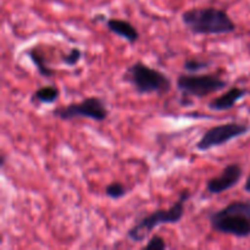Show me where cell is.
Here are the masks:
<instances>
[{
    "label": "cell",
    "instance_id": "1",
    "mask_svg": "<svg viewBox=\"0 0 250 250\" xmlns=\"http://www.w3.org/2000/svg\"><path fill=\"white\" fill-rule=\"evenodd\" d=\"M182 23L195 36H220L233 33L237 24L226 10L212 6L192 7L181 16Z\"/></svg>",
    "mask_w": 250,
    "mask_h": 250
},
{
    "label": "cell",
    "instance_id": "2",
    "mask_svg": "<svg viewBox=\"0 0 250 250\" xmlns=\"http://www.w3.org/2000/svg\"><path fill=\"white\" fill-rule=\"evenodd\" d=\"M210 227L214 232L236 238L250 237V202L233 200L222 209L209 215Z\"/></svg>",
    "mask_w": 250,
    "mask_h": 250
},
{
    "label": "cell",
    "instance_id": "3",
    "mask_svg": "<svg viewBox=\"0 0 250 250\" xmlns=\"http://www.w3.org/2000/svg\"><path fill=\"white\" fill-rule=\"evenodd\" d=\"M190 198L189 189L181 193L180 198L168 209H158L151 214L142 217L127 231V238L133 243H142L151 232L163 225L178 224L185 216V207Z\"/></svg>",
    "mask_w": 250,
    "mask_h": 250
},
{
    "label": "cell",
    "instance_id": "4",
    "mask_svg": "<svg viewBox=\"0 0 250 250\" xmlns=\"http://www.w3.org/2000/svg\"><path fill=\"white\" fill-rule=\"evenodd\" d=\"M125 81L139 95H165L172 88V81L163 71L150 67L143 61H134L127 67Z\"/></svg>",
    "mask_w": 250,
    "mask_h": 250
},
{
    "label": "cell",
    "instance_id": "5",
    "mask_svg": "<svg viewBox=\"0 0 250 250\" xmlns=\"http://www.w3.org/2000/svg\"><path fill=\"white\" fill-rule=\"evenodd\" d=\"M176 85L185 98L203 99L208 95L225 89L229 85V82L215 73H181L176 80Z\"/></svg>",
    "mask_w": 250,
    "mask_h": 250
},
{
    "label": "cell",
    "instance_id": "6",
    "mask_svg": "<svg viewBox=\"0 0 250 250\" xmlns=\"http://www.w3.org/2000/svg\"><path fill=\"white\" fill-rule=\"evenodd\" d=\"M55 119L61 121H72L75 119H89L93 121L103 122L109 116V109L104 100L98 97L84 98L81 102L71 103L63 106H58L51 111Z\"/></svg>",
    "mask_w": 250,
    "mask_h": 250
},
{
    "label": "cell",
    "instance_id": "7",
    "mask_svg": "<svg viewBox=\"0 0 250 250\" xmlns=\"http://www.w3.org/2000/svg\"><path fill=\"white\" fill-rule=\"evenodd\" d=\"M249 131L250 126L247 122L231 121L217 125L203 133L198 143L195 144V149L199 151H208L210 149L219 148L233 139L246 136Z\"/></svg>",
    "mask_w": 250,
    "mask_h": 250
},
{
    "label": "cell",
    "instance_id": "8",
    "mask_svg": "<svg viewBox=\"0 0 250 250\" xmlns=\"http://www.w3.org/2000/svg\"><path fill=\"white\" fill-rule=\"evenodd\" d=\"M243 177V167L237 163L229 164L219 176L210 178L207 182V192L210 194H222L232 189Z\"/></svg>",
    "mask_w": 250,
    "mask_h": 250
},
{
    "label": "cell",
    "instance_id": "9",
    "mask_svg": "<svg viewBox=\"0 0 250 250\" xmlns=\"http://www.w3.org/2000/svg\"><path fill=\"white\" fill-rule=\"evenodd\" d=\"M247 94H248V90H247L246 88L232 87L229 88L227 92H225L222 95L212 99L211 102L208 104V107H209L211 111L215 112L229 111V110L233 109L234 105H236L239 100L243 99Z\"/></svg>",
    "mask_w": 250,
    "mask_h": 250
},
{
    "label": "cell",
    "instance_id": "10",
    "mask_svg": "<svg viewBox=\"0 0 250 250\" xmlns=\"http://www.w3.org/2000/svg\"><path fill=\"white\" fill-rule=\"evenodd\" d=\"M105 26L111 33L116 34L120 38L125 39L129 44H134L139 41V31L127 20L107 19L105 20Z\"/></svg>",
    "mask_w": 250,
    "mask_h": 250
},
{
    "label": "cell",
    "instance_id": "11",
    "mask_svg": "<svg viewBox=\"0 0 250 250\" xmlns=\"http://www.w3.org/2000/svg\"><path fill=\"white\" fill-rule=\"evenodd\" d=\"M60 98V89L56 85H44L38 88L32 95V103L39 104H54Z\"/></svg>",
    "mask_w": 250,
    "mask_h": 250
},
{
    "label": "cell",
    "instance_id": "12",
    "mask_svg": "<svg viewBox=\"0 0 250 250\" xmlns=\"http://www.w3.org/2000/svg\"><path fill=\"white\" fill-rule=\"evenodd\" d=\"M27 54H28L29 59L33 62V65L36 66L37 71H38L42 77L49 80V78H53L55 76V70H53L50 66L46 65L45 56L39 49H31V50L27 51Z\"/></svg>",
    "mask_w": 250,
    "mask_h": 250
},
{
    "label": "cell",
    "instance_id": "13",
    "mask_svg": "<svg viewBox=\"0 0 250 250\" xmlns=\"http://www.w3.org/2000/svg\"><path fill=\"white\" fill-rule=\"evenodd\" d=\"M127 193H128V189L126 186L119 181H114L105 187V194L112 200L122 199L124 197H126Z\"/></svg>",
    "mask_w": 250,
    "mask_h": 250
},
{
    "label": "cell",
    "instance_id": "14",
    "mask_svg": "<svg viewBox=\"0 0 250 250\" xmlns=\"http://www.w3.org/2000/svg\"><path fill=\"white\" fill-rule=\"evenodd\" d=\"M211 62L208 60H200V59H187L183 63V68L187 73H199L202 71L208 70Z\"/></svg>",
    "mask_w": 250,
    "mask_h": 250
},
{
    "label": "cell",
    "instance_id": "15",
    "mask_svg": "<svg viewBox=\"0 0 250 250\" xmlns=\"http://www.w3.org/2000/svg\"><path fill=\"white\" fill-rule=\"evenodd\" d=\"M82 50L80 48H71L65 55H61V62L67 66H76L82 59Z\"/></svg>",
    "mask_w": 250,
    "mask_h": 250
},
{
    "label": "cell",
    "instance_id": "16",
    "mask_svg": "<svg viewBox=\"0 0 250 250\" xmlns=\"http://www.w3.org/2000/svg\"><path fill=\"white\" fill-rule=\"evenodd\" d=\"M167 248V244H166L165 239L163 238L159 234H154L150 238L148 239V243L144 244L143 249H155V250H161Z\"/></svg>",
    "mask_w": 250,
    "mask_h": 250
},
{
    "label": "cell",
    "instance_id": "17",
    "mask_svg": "<svg viewBox=\"0 0 250 250\" xmlns=\"http://www.w3.org/2000/svg\"><path fill=\"white\" fill-rule=\"evenodd\" d=\"M243 189H244V192L249 193V194H250V173H249L248 178H247L246 183H244V187H243Z\"/></svg>",
    "mask_w": 250,
    "mask_h": 250
},
{
    "label": "cell",
    "instance_id": "18",
    "mask_svg": "<svg viewBox=\"0 0 250 250\" xmlns=\"http://www.w3.org/2000/svg\"><path fill=\"white\" fill-rule=\"evenodd\" d=\"M5 159H6V155L2 153L1 154V160H0V163H1V167H4V165H5Z\"/></svg>",
    "mask_w": 250,
    "mask_h": 250
}]
</instances>
